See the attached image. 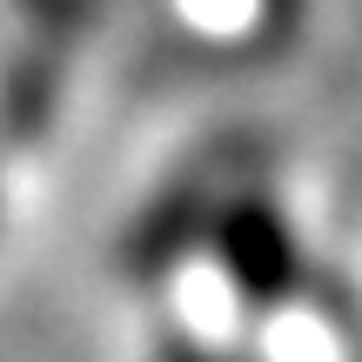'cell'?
Wrapping results in <instances>:
<instances>
[{
  "label": "cell",
  "instance_id": "obj_2",
  "mask_svg": "<svg viewBox=\"0 0 362 362\" xmlns=\"http://www.w3.org/2000/svg\"><path fill=\"white\" fill-rule=\"evenodd\" d=\"M161 362H235V356H215V349H202V342H161Z\"/></svg>",
  "mask_w": 362,
  "mask_h": 362
},
{
  "label": "cell",
  "instance_id": "obj_1",
  "mask_svg": "<svg viewBox=\"0 0 362 362\" xmlns=\"http://www.w3.org/2000/svg\"><path fill=\"white\" fill-rule=\"evenodd\" d=\"M208 242H215V262H221V275H228V288L248 309H282V302H296L302 242H296V228L282 221V208H275L269 194H235V202H221Z\"/></svg>",
  "mask_w": 362,
  "mask_h": 362
}]
</instances>
